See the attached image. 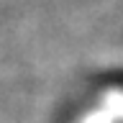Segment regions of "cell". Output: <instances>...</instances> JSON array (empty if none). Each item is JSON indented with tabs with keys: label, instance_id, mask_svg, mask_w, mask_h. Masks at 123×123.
I'll return each instance as SVG.
<instances>
[{
	"label": "cell",
	"instance_id": "1",
	"mask_svg": "<svg viewBox=\"0 0 123 123\" xmlns=\"http://www.w3.org/2000/svg\"><path fill=\"white\" fill-rule=\"evenodd\" d=\"M108 100H110V108H115L123 115V95L121 92H108Z\"/></svg>",
	"mask_w": 123,
	"mask_h": 123
},
{
	"label": "cell",
	"instance_id": "2",
	"mask_svg": "<svg viewBox=\"0 0 123 123\" xmlns=\"http://www.w3.org/2000/svg\"><path fill=\"white\" fill-rule=\"evenodd\" d=\"M85 123H110V118H108V115H103V113L98 110V113L87 115V118H85Z\"/></svg>",
	"mask_w": 123,
	"mask_h": 123
}]
</instances>
